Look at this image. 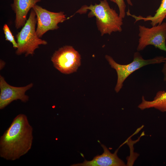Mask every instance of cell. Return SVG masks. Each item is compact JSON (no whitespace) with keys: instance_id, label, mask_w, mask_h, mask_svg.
<instances>
[{"instance_id":"cell-1","label":"cell","mask_w":166,"mask_h":166,"mask_svg":"<svg viewBox=\"0 0 166 166\" xmlns=\"http://www.w3.org/2000/svg\"><path fill=\"white\" fill-rule=\"evenodd\" d=\"M33 132L26 116L17 115L0 137V157L14 161L26 154L32 147Z\"/></svg>"},{"instance_id":"cell-2","label":"cell","mask_w":166,"mask_h":166,"mask_svg":"<svg viewBox=\"0 0 166 166\" xmlns=\"http://www.w3.org/2000/svg\"><path fill=\"white\" fill-rule=\"evenodd\" d=\"M87 10H90L89 17H96L97 28L101 36L122 31L123 18L115 10L110 7L107 0L101 1L98 4L83 6L76 13H84Z\"/></svg>"},{"instance_id":"cell-3","label":"cell","mask_w":166,"mask_h":166,"mask_svg":"<svg viewBox=\"0 0 166 166\" xmlns=\"http://www.w3.org/2000/svg\"><path fill=\"white\" fill-rule=\"evenodd\" d=\"M36 16L35 12L32 8L25 25L16 35L18 47L15 53L18 55L22 54H24L25 57L33 55L40 45L47 44L46 41L40 38L36 34L35 26L37 21Z\"/></svg>"},{"instance_id":"cell-4","label":"cell","mask_w":166,"mask_h":166,"mask_svg":"<svg viewBox=\"0 0 166 166\" xmlns=\"http://www.w3.org/2000/svg\"><path fill=\"white\" fill-rule=\"evenodd\" d=\"M105 57L111 67L117 72V80L115 90L117 93L122 88L124 81L133 72L145 65L164 62L166 60V57L162 56L145 60L138 51L134 53L133 61L127 65H121L117 63L111 56L108 55H106Z\"/></svg>"},{"instance_id":"cell-5","label":"cell","mask_w":166,"mask_h":166,"mask_svg":"<svg viewBox=\"0 0 166 166\" xmlns=\"http://www.w3.org/2000/svg\"><path fill=\"white\" fill-rule=\"evenodd\" d=\"M138 27V51H142L147 46L151 45L166 52V22L151 28L141 25Z\"/></svg>"},{"instance_id":"cell-6","label":"cell","mask_w":166,"mask_h":166,"mask_svg":"<svg viewBox=\"0 0 166 166\" xmlns=\"http://www.w3.org/2000/svg\"><path fill=\"white\" fill-rule=\"evenodd\" d=\"M81 56L71 46L59 49L53 54L51 61L54 67L62 73L69 74L77 70L81 65Z\"/></svg>"},{"instance_id":"cell-7","label":"cell","mask_w":166,"mask_h":166,"mask_svg":"<svg viewBox=\"0 0 166 166\" xmlns=\"http://www.w3.org/2000/svg\"><path fill=\"white\" fill-rule=\"evenodd\" d=\"M35 11L37 18L36 34L41 38L47 31L58 29V24L66 19L64 12H54L50 11L36 5L32 8Z\"/></svg>"},{"instance_id":"cell-8","label":"cell","mask_w":166,"mask_h":166,"mask_svg":"<svg viewBox=\"0 0 166 166\" xmlns=\"http://www.w3.org/2000/svg\"><path fill=\"white\" fill-rule=\"evenodd\" d=\"M33 84L30 83L26 86L17 87L11 86L0 76V109H2L14 101L19 100L23 102L29 100V97L25 93L31 88Z\"/></svg>"},{"instance_id":"cell-9","label":"cell","mask_w":166,"mask_h":166,"mask_svg":"<svg viewBox=\"0 0 166 166\" xmlns=\"http://www.w3.org/2000/svg\"><path fill=\"white\" fill-rule=\"evenodd\" d=\"M104 150L101 155H97L91 161L85 160L83 162L73 164V166H124V162L118 156V149L113 153H111L104 145L101 144Z\"/></svg>"},{"instance_id":"cell-10","label":"cell","mask_w":166,"mask_h":166,"mask_svg":"<svg viewBox=\"0 0 166 166\" xmlns=\"http://www.w3.org/2000/svg\"><path fill=\"white\" fill-rule=\"evenodd\" d=\"M41 0H13L11 6L15 14V26L17 29L23 27L27 21V14Z\"/></svg>"},{"instance_id":"cell-11","label":"cell","mask_w":166,"mask_h":166,"mask_svg":"<svg viewBox=\"0 0 166 166\" xmlns=\"http://www.w3.org/2000/svg\"><path fill=\"white\" fill-rule=\"evenodd\" d=\"M126 13L127 15L130 16L135 19V23L139 21L143 20L144 22L150 21V24L152 26L161 24L166 18V0H161L159 7L156 10L155 14L153 16L149 15L146 17L140 15L137 16L134 14H131L129 10H128Z\"/></svg>"},{"instance_id":"cell-12","label":"cell","mask_w":166,"mask_h":166,"mask_svg":"<svg viewBox=\"0 0 166 166\" xmlns=\"http://www.w3.org/2000/svg\"><path fill=\"white\" fill-rule=\"evenodd\" d=\"M138 107L141 110L154 108L161 112H166V91L162 90L158 91L152 101L146 100L144 97L142 96V102Z\"/></svg>"},{"instance_id":"cell-13","label":"cell","mask_w":166,"mask_h":166,"mask_svg":"<svg viewBox=\"0 0 166 166\" xmlns=\"http://www.w3.org/2000/svg\"><path fill=\"white\" fill-rule=\"evenodd\" d=\"M3 30L5 34L6 40L10 42L15 49H17L18 47L17 42L15 41L14 36L11 31L9 27L6 24L4 25Z\"/></svg>"},{"instance_id":"cell-14","label":"cell","mask_w":166,"mask_h":166,"mask_svg":"<svg viewBox=\"0 0 166 166\" xmlns=\"http://www.w3.org/2000/svg\"><path fill=\"white\" fill-rule=\"evenodd\" d=\"M116 3L117 4L119 10V15L122 18L125 16L126 5L124 2V0H115ZM127 3L131 6L133 5L131 0H126Z\"/></svg>"},{"instance_id":"cell-15","label":"cell","mask_w":166,"mask_h":166,"mask_svg":"<svg viewBox=\"0 0 166 166\" xmlns=\"http://www.w3.org/2000/svg\"><path fill=\"white\" fill-rule=\"evenodd\" d=\"M164 62V63L162 69V72L164 75V80L166 84V60Z\"/></svg>"},{"instance_id":"cell-16","label":"cell","mask_w":166,"mask_h":166,"mask_svg":"<svg viewBox=\"0 0 166 166\" xmlns=\"http://www.w3.org/2000/svg\"><path fill=\"white\" fill-rule=\"evenodd\" d=\"M0 70L2 69L5 65V62L2 60H0Z\"/></svg>"},{"instance_id":"cell-17","label":"cell","mask_w":166,"mask_h":166,"mask_svg":"<svg viewBox=\"0 0 166 166\" xmlns=\"http://www.w3.org/2000/svg\"><path fill=\"white\" fill-rule=\"evenodd\" d=\"M111 1L114 2V3H116V2H115V0H110Z\"/></svg>"}]
</instances>
